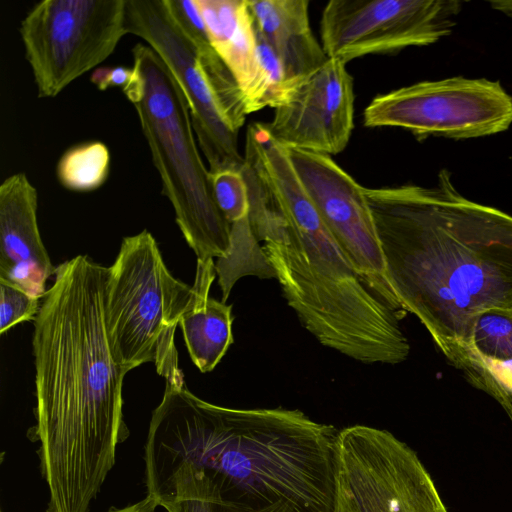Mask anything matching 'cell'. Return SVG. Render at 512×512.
<instances>
[{
    "label": "cell",
    "instance_id": "cell-1",
    "mask_svg": "<svg viewBox=\"0 0 512 512\" xmlns=\"http://www.w3.org/2000/svg\"><path fill=\"white\" fill-rule=\"evenodd\" d=\"M338 430L298 409H235L166 382L144 446L147 495L177 501L286 504L333 512Z\"/></svg>",
    "mask_w": 512,
    "mask_h": 512
},
{
    "label": "cell",
    "instance_id": "cell-2",
    "mask_svg": "<svg viewBox=\"0 0 512 512\" xmlns=\"http://www.w3.org/2000/svg\"><path fill=\"white\" fill-rule=\"evenodd\" d=\"M34 320L36 425L46 512H89L129 435L125 372L105 325L108 267L78 255L55 268Z\"/></svg>",
    "mask_w": 512,
    "mask_h": 512
},
{
    "label": "cell",
    "instance_id": "cell-3",
    "mask_svg": "<svg viewBox=\"0 0 512 512\" xmlns=\"http://www.w3.org/2000/svg\"><path fill=\"white\" fill-rule=\"evenodd\" d=\"M365 196L392 289L447 359L480 312L512 308V215L461 195L445 169L432 187Z\"/></svg>",
    "mask_w": 512,
    "mask_h": 512
},
{
    "label": "cell",
    "instance_id": "cell-4",
    "mask_svg": "<svg viewBox=\"0 0 512 512\" xmlns=\"http://www.w3.org/2000/svg\"><path fill=\"white\" fill-rule=\"evenodd\" d=\"M242 174L254 235L301 324L322 345L359 362L405 361L403 316L365 285L308 196L288 149L267 129L247 134Z\"/></svg>",
    "mask_w": 512,
    "mask_h": 512
},
{
    "label": "cell",
    "instance_id": "cell-5",
    "mask_svg": "<svg viewBox=\"0 0 512 512\" xmlns=\"http://www.w3.org/2000/svg\"><path fill=\"white\" fill-rule=\"evenodd\" d=\"M134 77L123 89L137 112L162 193L197 262L227 256L230 226L218 209L210 172L200 156L186 97L160 56L148 45L132 49Z\"/></svg>",
    "mask_w": 512,
    "mask_h": 512
},
{
    "label": "cell",
    "instance_id": "cell-6",
    "mask_svg": "<svg viewBox=\"0 0 512 512\" xmlns=\"http://www.w3.org/2000/svg\"><path fill=\"white\" fill-rule=\"evenodd\" d=\"M197 296L176 279L147 230L123 238L108 267L105 325L114 361L125 371L154 363L167 383L184 385L175 344L176 327Z\"/></svg>",
    "mask_w": 512,
    "mask_h": 512
},
{
    "label": "cell",
    "instance_id": "cell-7",
    "mask_svg": "<svg viewBox=\"0 0 512 512\" xmlns=\"http://www.w3.org/2000/svg\"><path fill=\"white\" fill-rule=\"evenodd\" d=\"M333 512H449L417 453L366 425L338 431Z\"/></svg>",
    "mask_w": 512,
    "mask_h": 512
},
{
    "label": "cell",
    "instance_id": "cell-8",
    "mask_svg": "<svg viewBox=\"0 0 512 512\" xmlns=\"http://www.w3.org/2000/svg\"><path fill=\"white\" fill-rule=\"evenodd\" d=\"M126 27V0H44L20 24L39 98H53L106 60Z\"/></svg>",
    "mask_w": 512,
    "mask_h": 512
},
{
    "label": "cell",
    "instance_id": "cell-9",
    "mask_svg": "<svg viewBox=\"0 0 512 512\" xmlns=\"http://www.w3.org/2000/svg\"><path fill=\"white\" fill-rule=\"evenodd\" d=\"M363 120L366 127H399L418 139L484 137L510 127L512 96L485 78L422 81L377 95Z\"/></svg>",
    "mask_w": 512,
    "mask_h": 512
},
{
    "label": "cell",
    "instance_id": "cell-10",
    "mask_svg": "<svg viewBox=\"0 0 512 512\" xmlns=\"http://www.w3.org/2000/svg\"><path fill=\"white\" fill-rule=\"evenodd\" d=\"M461 8L457 0H331L322 13V48L347 63L430 45L451 34Z\"/></svg>",
    "mask_w": 512,
    "mask_h": 512
},
{
    "label": "cell",
    "instance_id": "cell-11",
    "mask_svg": "<svg viewBox=\"0 0 512 512\" xmlns=\"http://www.w3.org/2000/svg\"><path fill=\"white\" fill-rule=\"evenodd\" d=\"M126 27L164 61L182 89L192 127L209 172L242 170L238 133L230 125L190 38L171 14L166 0H126Z\"/></svg>",
    "mask_w": 512,
    "mask_h": 512
},
{
    "label": "cell",
    "instance_id": "cell-12",
    "mask_svg": "<svg viewBox=\"0 0 512 512\" xmlns=\"http://www.w3.org/2000/svg\"><path fill=\"white\" fill-rule=\"evenodd\" d=\"M288 153L320 217L365 285L404 317L407 312L386 274L365 188L328 155L299 149H288Z\"/></svg>",
    "mask_w": 512,
    "mask_h": 512
},
{
    "label": "cell",
    "instance_id": "cell-13",
    "mask_svg": "<svg viewBox=\"0 0 512 512\" xmlns=\"http://www.w3.org/2000/svg\"><path fill=\"white\" fill-rule=\"evenodd\" d=\"M354 99L346 63L328 58L313 72L290 82L266 126L288 149L338 154L353 130Z\"/></svg>",
    "mask_w": 512,
    "mask_h": 512
},
{
    "label": "cell",
    "instance_id": "cell-14",
    "mask_svg": "<svg viewBox=\"0 0 512 512\" xmlns=\"http://www.w3.org/2000/svg\"><path fill=\"white\" fill-rule=\"evenodd\" d=\"M38 194L25 173L0 185V279L43 298L54 274L37 223Z\"/></svg>",
    "mask_w": 512,
    "mask_h": 512
},
{
    "label": "cell",
    "instance_id": "cell-15",
    "mask_svg": "<svg viewBox=\"0 0 512 512\" xmlns=\"http://www.w3.org/2000/svg\"><path fill=\"white\" fill-rule=\"evenodd\" d=\"M448 361L470 384L494 398L512 422V308L480 312L467 340Z\"/></svg>",
    "mask_w": 512,
    "mask_h": 512
},
{
    "label": "cell",
    "instance_id": "cell-16",
    "mask_svg": "<svg viewBox=\"0 0 512 512\" xmlns=\"http://www.w3.org/2000/svg\"><path fill=\"white\" fill-rule=\"evenodd\" d=\"M254 26L279 57L288 82L327 59L309 23L307 0H247Z\"/></svg>",
    "mask_w": 512,
    "mask_h": 512
},
{
    "label": "cell",
    "instance_id": "cell-17",
    "mask_svg": "<svg viewBox=\"0 0 512 512\" xmlns=\"http://www.w3.org/2000/svg\"><path fill=\"white\" fill-rule=\"evenodd\" d=\"M215 277L214 260L197 262V296L179 322L190 358L202 373L212 371L233 343L232 305L209 296Z\"/></svg>",
    "mask_w": 512,
    "mask_h": 512
},
{
    "label": "cell",
    "instance_id": "cell-18",
    "mask_svg": "<svg viewBox=\"0 0 512 512\" xmlns=\"http://www.w3.org/2000/svg\"><path fill=\"white\" fill-rule=\"evenodd\" d=\"M197 4L213 48L244 95L257 73L256 31L247 0H197Z\"/></svg>",
    "mask_w": 512,
    "mask_h": 512
},
{
    "label": "cell",
    "instance_id": "cell-19",
    "mask_svg": "<svg viewBox=\"0 0 512 512\" xmlns=\"http://www.w3.org/2000/svg\"><path fill=\"white\" fill-rule=\"evenodd\" d=\"M172 14L194 44L198 58L230 125L239 132L247 116L243 94L233 75L213 48L197 2L177 1L172 6Z\"/></svg>",
    "mask_w": 512,
    "mask_h": 512
},
{
    "label": "cell",
    "instance_id": "cell-20",
    "mask_svg": "<svg viewBox=\"0 0 512 512\" xmlns=\"http://www.w3.org/2000/svg\"><path fill=\"white\" fill-rule=\"evenodd\" d=\"M110 153L100 141L85 142L66 150L60 157L56 174L68 190L88 192L99 188L107 179Z\"/></svg>",
    "mask_w": 512,
    "mask_h": 512
},
{
    "label": "cell",
    "instance_id": "cell-21",
    "mask_svg": "<svg viewBox=\"0 0 512 512\" xmlns=\"http://www.w3.org/2000/svg\"><path fill=\"white\" fill-rule=\"evenodd\" d=\"M255 31L257 73L254 82L243 95L247 115L265 107H278L290 84L279 57L256 28Z\"/></svg>",
    "mask_w": 512,
    "mask_h": 512
},
{
    "label": "cell",
    "instance_id": "cell-22",
    "mask_svg": "<svg viewBox=\"0 0 512 512\" xmlns=\"http://www.w3.org/2000/svg\"><path fill=\"white\" fill-rule=\"evenodd\" d=\"M215 203L229 226L249 221L250 201L242 170L210 173Z\"/></svg>",
    "mask_w": 512,
    "mask_h": 512
},
{
    "label": "cell",
    "instance_id": "cell-23",
    "mask_svg": "<svg viewBox=\"0 0 512 512\" xmlns=\"http://www.w3.org/2000/svg\"><path fill=\"white\" fill-rule=\"evenodd\" d=\"M0 290L1 334L23 321L36 319L41 306L40 298L4 279H0Z\"/></svg>",
    "mask_w": 512,
    "mask_h": 512
},
{
    "label": "cell",
    "instance_id": "cell-24",
    "mask_svg": "<svg viewBox=\"0 0 512 512\" xmlns=\"http://www.w3.org/2000/svg\"><path fill=\"white\" fill-rule=\"evenodd\" d=\"M163 508L167 512H295L286 504L255 507L227 501H177Z\"/></svg>",
    "mask_w": 512,
    "mask_h": 512
},
{
    "label": "cell",
    "instance_id": "cell-25",
    "mask_svg": "<svg viewBox=\"0 0 512 512\" xmlns=\"http://www.w3.org/2000/svg\"><path fill=\"white\" fill-rule=\"evenodd\" d=\"M134 77L133 68L123 66L100 67L94 70L90 80L101 91L110 87L125 89Z\"/></svg>",
    "mask_w": 512,
    "mask_h": 512
},
{
    "label": "cell",
    "instance_id": "cell-26",
    "mask_svg": "<svg viewBox=\"0 0 512 512\" xmlns=\"http://www.w3.org/2000/svg\"><path fill=\"white\" fill-rule=\"evenodd\" d=\"M159 505L150 496H146L139 502L127 505L122 508H110L107 512H156Z\"/></svg>",
    "mask_w": 512,
    "mask_h": 512
},
{
    "label": "cell",
    "instance_id": "cell-27",
    "mask_svg": "<svg viewBox=\"0 0 512 512\" xmlns=\"http://www.w3.org/2000/svg\"><path fill=\"white\" fill-rule=\"evenodd\" d=\"M493 9L498 10L512 18V1H491Z\"/></svg>",
    "mask_w": 512,
    "mask_h": 512
}]
</instances>
